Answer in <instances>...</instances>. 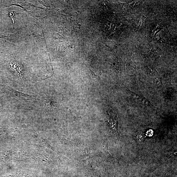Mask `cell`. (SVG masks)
I'll use <instances>...</instances> for the list:
<instances>
[{
	"label": "cell",
	"instance_id": "1",
	"mask_svg": "<svg viewBox=\"0 0 177 177\" xmlns=\"http://www.w3.org/2000/svg\"><path fill=\"white\" fill-rule=\"evenodd\" d=\"M125 89L126 91H127L129 94L130 95L131 98H133L135 101L139 104L144 107H155L153 105H152L146 98L142 96V95H138L135 93L129 90L125 87Z\"/></svg>",
	"mask_w": 177,
	"mask_h": 177
},
{
	"label": "cell",
	"instance_id": "2",
	"mask_svg": "<svg viewBox=\"0 0 177 177\" xmlns=\"http://www.w3.org/2000/svg\"><path fill=\"white\" fill-rule=\"evenodd\" d=\"M110 127L111 129L114 130L115 132H117V117L115 115L114 116H110L108 121Z\"/></svg>",
	"mask_w": 177,
	"mask_h": 177
}]
</instances>
